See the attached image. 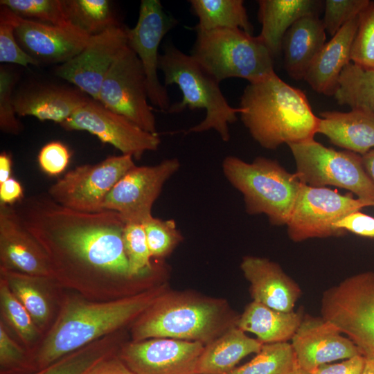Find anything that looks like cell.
<instances>
[{"instance_id":"1","label":"cell","mask_w":374,"mask_h":374,"mask_svg":"<svg viewBox=\"0 0 374 374\" xmlns=\"http://www.w3.org/2000/svg\"><path fill=\"white\" fill-rule=\"evenodd\" d=\"M46 253L53 280L86 296L131 280L123 244L125 222L118 213H87L55 202L47 193L24 197L15 206Z\"/></svg>"},{"instance_id":"2","label":"cell","mask_w":374,"mask_h":374,"mask_svg":"<svg viewBox=\"0 0 374 374\" xmlns=\"http://www.w3.org/2000/svg\"><path fill=\"white\" fill-rule=\"evenodd\" d=\"M150 290L116 299H71L38 348L28 353L33 373L136 320L162 294Z\"/></svg>"},{"instance_id":"3","label":"cell","mask_w":374,"mask_h":374,"mask_svg":"<svg viewBox=\"0 0 374 374\" xmlns=\"http://www.w3.org/2000/svg\"><path fill=\"white\" fill-rule=\"evenodd\" d=\"M240 119L252 138L262 148L313 139L319 117L312 112L305 93L290 85L274 72L249 83L240 97Z\"/></svg>"},{"instance_id":"4","label":"cell","mask_w":374,"mask_h":374,"mask_svg":"<svg viewBox=\"0 0 374 374\" xmlns=\"http://www.w3.org/2000/svg\"><path fill=\"white\" fill-rule=\"evenodd\" d=\"M159 70L164 77V86L177 84L182 93L181 101L170 105L168 113H179L186 107L204 109L206 116L188 132L199 133L214 130L225 142L230 139L229 125L238 119L240 107H231L220 87V82L208 74L190 55L171 44L160 54Z\"/></svg>"},{"instance_id":"5","label":"cell","mask_w":374,"mask_h":374,"mask_svg":"<svg viewBox=\"0 0 374 374\" xmlns=\"http://www.w3.org/2000/svg\"><path fill=\"white\" fill-rule=\"evenodd\" d=\"M222 168L227 181L242 194L249 215L265 214L272 225L287 224L302 184L295 173L263 157L248 163L228 156Z\"/></svg>"},{"instance_id":"6","label":"cell","mask_w":374,"mask_h":374,"mask_svg":"<svg viewBox=\"0 0 374 374\" xmlns=\"http://www.w3.org/2000/svg\"><path fill=\"white\" fill-rule=\"evenodd\" d=\"M195 31L190 55L217 82L240 78L254 83L275 72L274 57L258 35L240 28Z\"/></svg>"},{"instance_id":"7","label":"cell","mask_w":374,"mask_h":374,"mask_svg":"<svg viewBox=\"0 0 374 374\" xmlns=\"http://www.w3.org/2000/svg\"><path fill=\"white\" fill-rule=\"evenodd\" d=\"M224 310L214 301L162 294L134 322L133 341L168 338L206 344L222 329Z\"/></svg>"},{"instance_id":"8","label":"cell","mask_w":374,"mask_h":374,"mask_svg":"<svg viewBox=\"0 0 374 374\" xmlns=\"http://www.w3.org/2000/svg\"><path fill=\"white\" fill-rule=\"evenodd\" d=\"M299 181L312 187L334 186L374 204V183L367 174L362 156L348 150L337 151L314 139L289 144Z\"/></svg>"},{"instance_id":"9","label":"cell","mask_w":374,"mask_h":374,"mask_svg":"<svg viewBox=\"0 0 374 374\" xmlns=\"http://www.w3.org/2000/svg\"><path fill=\"white\" fill-rule=\"evenodd\" d=\"M321 312L362 355L374 358V272L355 274L328 289L321 299Z\"/></svg>"},{"instance_id":"10","label":"cell","mask_w":374,"mask_h":374,"mask_svg":"<svg viewBox=\"0 0 374 374\" xmlns=\"http://www.w3.org/2000/svg\"><path fill=\"white\" fill-rule=\"evenodd\" d=\"M374 206L370 201L354 198L350 193L339 194L326 187L302 183L291 217L287 234L294 242L309 238L341 236L346 233L335 224L362 208Z\"/></svg>"},{"instance_id":"11","label":"cell","mask_w":374,"mask_h":374,"mask_svg":"<svg viewBox=\"0 0 374 374\" xmlns=\"http://www.w3.org/2000/svg\"><path fill=\"white\" fill-rule=\"evenodd\" d=\"M128 154L110 156L95 164L78 166L52 184L48 195L57 203L78 211H103V202L118 180L136 165Z\"/></svg>"},{"instance_id":"12","label":"cell","mask_w":374,"mask_h":374,"mask_svg":"<svg viewBox=\"0 0 374 374\" xmlns=\"http://www.w3.org/2000/svg\"><path fill=\"white\" fill-rule=\"evenodd\" d=\"M148 100L142 64L136 54L127 45L107 72L101 85L98 101L144 130L158 134L155 116Z\"/></svg>"},{"instance_id":"13","label":"cell","mask_w":374,"mask_h":374,"mask_svg":"<svg viewBox=\"0 0 374 374\" xmlns=\"http://www.w3.org/2000/svg\"><path fill=\"white\" fill-rule=\"evenodd\" d=\"M60 125L67 131L88 132L137 160L145 152L157 150L161 143L158 134L144 130L91 98Z\"/></svg>"},{"instance_id":"14","label":"cell","mask_w":374,"mask_h":374,"mask_svg":"<svg viewBox=\"0 0 374 374\" xmlns=\"http://www.w3.org/2000/svg\"><path fill=\"white\" fill-rule=\"evenodd\" d=\"M180 168L177 158L154 166L130 169L107 195L103 208L119 213L125 224H143L152 216V208L165 183Z\"/></svg>"},{"instance_id":"15","label":"cell","mask_w":374,"mask_h":374,"mask_svg":"<svg viewBox=\"0 0 374 374\" xmlns=\"http://www.w3.org/2000/svg\"><path fill=\"white\" fill-rule=\"evenodd\" d=\"M176 20L164 11L159 0L141 1L137 22L127 27L128 46L138 56L146 78L149 101L163 112H168L170 99L166 87L158 77L159 44Z\"/></svg>"},{"instance_id":"16","label":"cell","mask_w":374,"mask_h":374,"mask_svg":"<svg viewBox=\"0 0 374 374\" xmlns=\"http://www.w3.org/2000/svg\"><path fill=\"white\" fill-rule=\"evenodd\" d=\"M127 46V27L121 24L90 37L74 57L60 64L56 75L98 100L103 80L121 52Z\"/></svg>"},{"instance_id":"17","label":"cell","mask_w":374,"mask_h":374,"mask_svg":"<svg viewBox=\"0 0 374 374\" xmlns=\"http://www.w3.org/2000/svg\"><path fill=\"white\" fill-rule=\"evenodd\" d=\"M204 344L154 338L124 344L118 355L134 374H197Z\"/></svg>"},{"instance_id":"18","label":"cell","mask_w":374,"mask_h":374,"mask_svg":"<svg viewBox=\"0 0 374 374\" xmlns=\"http://www.w3.org/2000/svg\"><path fill=\"white\" fill-rule=\"evenodd\" d=\"M12 17L19 44L39 62L65 63L80 53L90 38L72 24L55 26L23 18L12 12Z\"/></svg>"},{"instance_id":"19","label":"cell","mask_w":374,"mask_h":374,"mask_svg":"<svg viewBox=\"0 0 374 374\" xmlns=\"http://www.w3.org/2000/svg\"><path fill=\"white\" fill-rule=\"evenodd\" d=\"M291 345L298 365L311 373L323 364L362 355L349 338L322 317L302 319Z\"/></svg>"},{"instance_id":"20","label":"cell","mask_w":374,"mask_h":374,"mask_svg":"<svg viewBox=\"0 0 374 374\" xmlns=\"http://www.w3.org/2000/svg\"><path fill=\"white\" fill-rule=\"evenodd\" d=\"M0 268L53 278L48 257L15 206L0 204Z\"/></svg>"},{"instance_id":"21","label":"cell","mask_w":374,"mask_h":374,"mask_svg":"<svg viewBox=\"0 0 374 374\" xmlns=\"http://www.w3.org/2000/svg\"><path fill=\"white\" fill-rule=\"evenodd\" d=\"M90 97L78 88L55 84L26 87L13 95L17 115L31 116L41 121L61 125Z\"/></svg>"},{"instance_id":"22","label":"cell","mask_w":374,"mask_h":374,"mask_svg":"<svg viewBox=\"0 0 374 374\" xmlns=\"http://www.w3.org/2000/svg\"><path fill=\"white\" fill-rule=\"evenodd\" d=\"M240 267L250 283L253 301L283 312L293 311L301 290L278 264L264 258L246 256Z\"/></svg>"},{"instance_id":"23","label":"cell","mask_w":374,"mask_h":374,"mask_svg":"<svg viewBox=\"0 0 374 374\" xmlns=\"http://www.w3.org/2000/svg\"><path fill=\"white\" fill-rule=\"evenodd\" d=\"M359 16V15H358ZM358 16L347 22L326 42L310 66L303 80L319 93L333 96L340 75L350 63Z\"/></svg>"},{"instance_id":"24","label":"cell","mask_w":374,"mask_h":374,"mask_svg":"<svg viewBox=\"0 0 374 374\" xmlns=\"http://www.w3.org/2000/svg\"><path fill=\"white\" fill-rule=\"evenodd\" d=\"M317 133L335 145L362 156L374 148V114L361 109L319 114Z\"/></svg>"},{"instance_id":"25","label":"cell","mask_w":374,"mask_h":374,"mask_svg":"<svg viewBox=\"0 0 374 374\" xmlns=\"http://www.w3.org/2000/svg\"><path fill=\"white\" fill-rule=\"evenodd\" d=\"M326 33L318 15L301 17L287 30L282 42V50L285 69L292 78L304 79L314 59L326 42Z\"/></svg>"},{"instance_id":"26","label":"cell","mask_w":374,"mask_h":374,"mask_svg":"<svg viewBox=\"0 0 374 374\" xmlns=\"http://www.w3.org/2000/svg\"><path fill=\"white\" fill-rule=\"evenodd\" d=\"M258 17L262 25L258 35L274 57L282 50L287 30L301 17L318 15L323 3L318 0H259Z\"/></svg>"},{"instance_id":"27","label":"cell","mask_w":374,"mask_h":374,"mask_svg":"<svg viewBox=\"0 0 374 374\" xmlns=\"http://www.w3.org/2000/svg\"><path fill=\"white\" fill-rule=\"evenodd\" d=\"M264 344L249 337L235 326L204 346L199 356L197 374H229L244 357L258 353Z\"/></svg>"},{"instance_id":"28","label":"cell","mask_w":374,"mask_h":374,"mask_svg":"<svg viewBox=\"0 0 374 374\" xmlns=\"http://www.w3.org/2000/svg\"><path fill=\"white\" fill-rule=\"evenodd\" d=\"M302 319L298 312L277 310L253 301L235 326L254 334L262 344L287 342L292 339Z\"/></svg>"},{"instance_id":"29","label":"cell","mask_w":374,"mask_h":374,"mask_svg":"<svg viewBox=\"0 0 374 374\" xmlns=\"http://www.w3.org/2000/svg\"><path fill=\"white\" fill-rule=\"evenodd\" d=\"M193 13L199 21L195 30H211L218 28H240L252 35L242 0H190Z\"/></svg>"},{"instance_id":"30","label":"cell","mask_w":374,"mask_h":374,"mask_svg":"<svg viewBox=\"0 0 374 374\" xmlns=\"http://www.w3.org/2000/svg\"><path fill=\"white\" fill-rule=\"evenodd\" d=\"M333 96L339 105L374 114V70L350 62L343 69Z\"/></svg>"},{"instance_id":"31","label":"cell","mask_w":374,"mask_h":374,"mask_svg":"<svg viewBox=\"0 0 374 374\" xmlns=\"http://www.w3.org/2000/svg\"><path fill=\"white\" fill-rule=\"evenodd\" d=\"M0 272L1 278L6 281L36 326L45 324L49 318L51 308L47 296L40 286L47 279L51 278L30 276L4 268H0Z\"/></svg>"},{"instance_id":"32","label":"cell","mask_w":374,"mask_h":374,"mask_svg":"<svg viewBox=\"0 0 374 374\" xmlns=\"http://www.w3.org/2000/svg\"><path fill=\"white\" fill-rule=\"evenodd\" d=\"M69 22L90 37L120 25L107 0H63Z\"/></svg>"},{"instance_id":"33","label":"cell","mask_w":374,"mask_h":374,"mask_svg":"<svg viewBox=\"0 0 374 374\" xmlns=\"http://www.w3.org/2000/svg\"><path fill=\"white\" fill-rule=\"evenodd\" d=\"M114 333L80 348L30 374H83L94 364L115 353Z\"/></svg>"},{"instance_id":"34","label":"cell","mask_w":374,"mask_h":374,"mask_svg":"<svg viewBox=\"0 0 374 374\" xmlns=\"http://www.w3.org/2000/svg\"><path fill=\"white\" fill-rule=\"evenodd\" d=\"M292 345L287 342L264 344L249 362L229 374H286L296 364Z\"/></svg>"},{"instance_id":"35","label":"cell","mask_w":374,"mask_h":374,"mask_svg":"<svg viewBox=\"0 0 374 374\" xmlns=\"http://www.w3.org/2000/svg\"><path fill=\"white\" fill-rule=\"evenodd\" d=\"M0 5L23 18L60 26L71 24L66 15L63 0H1Z\"/></svg>"},{"instance_id":"36","label":"cell","mask_w":374,"mask_h":374,"mask_svg":"<svg viewBox=\"0 0 374 374\" xmlns=\"http://www.w3.org/2000/svg\"><path fill=\"white\" fill-rule=\"evenodd\" d=\"M0 301L3 315L20 338L26 343L33 341L39 332L37 327L2 278L0 279Z\"/></svg>"},{"instance_id":"37","label":"cell","mask_w":374,"mask_h":374,"mask_svg":"<svg viewBox=\"0 0 374 374\" xmlns=\"http://www.w3.org/2000/svg\"><path fill=\"white\" fill-rule=\"evenodd\" d=\"M350 61L364 68L374 70V1H370L359 14Z\"/></svg>"},{"instance_id":"38","label":"cell","mask_w":374,"mask_h":374,"mask_svg":"<svg viewBox=\"0 0 374 374\" xmlns=\"http://www.w3.org/2000/svg\"><path fill=\"white\" fill-rule=\"evenodd\" d=\"M123 244L132 278H137L152 269L151 256L143 224H125Z\"/></svg>"},{"instance_id":"39","label":"cell","mask_w":374,"mask_h":374,"mask_svg":"<svg viewBox=\"0 0 374 374\" xmlns=\"http://www.w3.org/2000/svg\"><path fill=\"white\" fill-rule=\"evenodd\" d=\"M143 225L151 257L168 255L182 239L172 219L162 220L152 216Z\"/></svg>"},{"instance_id":"40","label":"cell","mask_w":374,"mask_h":374,"mask_svg":"<svg viewBox=\"0 0 374 374\" xmlns=\"http://www.w3.org/2000/svg\"><path fill=\"white\" fill-rule=\"evenodd\" d=\"M0 62L23 66L38 65L40 62L27 53L19 44L12 12L6 7L0 9Z\"/></svg>"},{"instance_id":"41","label":"cell","mask_w":374,"mask_h":374,"mask_svg":"<svg viewBox=\"0 0 374 374\" xmlns=\"http://www.w3.org/2000/svg\"><path fill=\"white\" fill-rule=\"evenodd\" d=\"M369 0H326L322 20L326 31L334 36L347 22L357 17Z\"/></svg>"},{"instance_id":"42","label":"cell","mask_w":374,"mask_h":374,"mask_svg":"<svg viewBox=\"0 0 374 374\" xmlns=\"http://www.w3.org/2000/svg\"><path fill=\"white\" fill-rule=\"evenodd\" d=\"M16 82L14 72L0 67V129L10 134L17 135L21 131V124L17 118L13 102V88Z\"/></svg>"},{"instance_id":"43","label":"cell","mask_w":374,"mask_h":374,"mask_svg":"<svg viewBox=\"0 0 374 374\" xmlns=\"http://www.w3.org/2000/svg\"><path fill=\"white\" fill-rule=\"evenodd\" d=\"M1 374H21L30 372L29 355L6 332L2 322L0 326Z\"/></svg>"},{"instance_id":"44","label":"cell","mask_w":374,"mask_h":374,"mask_svg":"<svg viewBox=\"0 0 374 374\" xmlns=\"http://www.w3.org/2000/svg\"><path fill=\"white\" fill-rule=\"evenodd\" d=\"M40 168L46 174L55 176L61 174L67 167L71 152L60 141H51L44 145L38 154Z\"/></svg>"},{"instance_id":"45","label":"cell","mask_w":374,"mask_h":374,"mask_svg":"<svg viewBox=\"0 0 374 374\" xmlns=\"http://www.w3.org/2000/svg\"><path fill=\"white\" fill-rule=\"evenodd\" d=\"M335 226L360 236L374 238V217L360 211L346 215L336 222Z\"/></svg>"},{"instance_id":"46","label":"cell","mask_w":374,"mask_h":374,"mask_svg":"<svg viewBox=\"0 0 374 374\" xmlns=\"http://www.w3.org/2000/svg\"><path fill=\"white\" fill-rule=\"evenodd\" d=\"M365 357L358 355L337 364H326L317 368L312 374H361Z\"/></svg>"},{"instance_id":"47","label":"cell","mask_w":374,"mask_h":374,"mask_svg":"<svg viewBox=\"0 0 374 374\" xmlns=\"http://www.w3.org/2000/svg\"><path fill=\"white\" fill-rule=\"evenodd\" d=\"M83 374H134L115 353L101 359Z\"/></svg>"},{"instance_id":"48","label":"cell","mask_w":374,"mask_h":374,"mask_svg":"<svg viewBox=\"0 0 374 374\" xmlns=\"http://www.w3.org/2000/svg\"><path fill=\"white\" fill-rule=\"evenodd\" d=\"M24 197L22 186L17 179L10 177L0 184V204L13 206Z\"/></svg>"},{"instance_id":"49","label":"cell","mask_w":374,"mask_h":374,"mask_svg":"<svg viewBox=\"0 0 374 374\" xmlns=\"http://www.w3.org/2000/svg\"><path fill=\"white\" fill-rule=\"evenodd\" d=\"M12 157L6 152L0 154V184L10 178L12 170Z\"/></svg>"},{"instance_id":"50","label":"cell","mask_w":374,"mask_h":374,"mask_svg":"<svg viewBox=\"0 0 374 374\" xmlns=\"http://www.w3.org/2000/svg\"><path fill=\"white\" fill-rule=\"evenodd\" d=\"M364 167L374 183V148L362 156Z\"/></svg>"},{"instance_id":"51","label":"cell","mask_w":374,"mask_h":374,"mask_svg":"<svg viewBox=\"0 0 374 374\" xmlns=\"http://www.w3.org/2000/svg\"><path fill=\"white\" fill-rule=\"evenodd\" d=\"M361 374H374V358L365 357V363Z\"/></svg>"},{"instance_id":"52","label":"cell","mask_w":374,"mask_h":374,"mask_svg":"<svg viewBox=\"0 0 374 374\" xmlns=\"http://www.w3.org/2000/svg\"><path fill=\"white\" fill-rule=\"evenodd\" d=\"M286 374H312L300 367L297 362L294 367Z\"/></svg>"},{"instance_id":"53","label":"cell","mask_w":374,"mask_h":374,"mask_svg":"<svg viewBox=\"0 0 374 374\" xmlns=\"http://www.w3.org/2000/svg\"></svg>"}]
</instances>
